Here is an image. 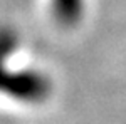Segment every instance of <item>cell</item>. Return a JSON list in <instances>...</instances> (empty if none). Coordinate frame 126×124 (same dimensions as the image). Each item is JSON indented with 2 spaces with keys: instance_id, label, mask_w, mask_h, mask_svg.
<instances>
[{
  "instance_id": "7a4b0ae2",
  "label": "cell",
  "mask_w": 126,
  "mask_h": 124,
  "mask_svg": "<svg viewBox=\"0 0 126 124\" xmlns=\"http://www.w3.org/2000/svg\"><path fill=\"white\" fill-rule=\"evenodd\" d=\"M52 14L61 25H78L84 14V0H52Z\"/></svg>"
},
{
  "instance_id": "6da1fadb",
  "label": "cell",
  "mask_w": 126,
  "mask_h": 124,
  "mask_svg": "<svg viewBox=\"0 0 126 124\" xmlns=\"http://www.w3.org/2000/svg\"><path fill=\"white\" fill-rule=\"evenodd\" d=\"M52 82L37 69H10L0 62V92L24 104H39L50 96Z\"/></svg>"
}]
</instances>
